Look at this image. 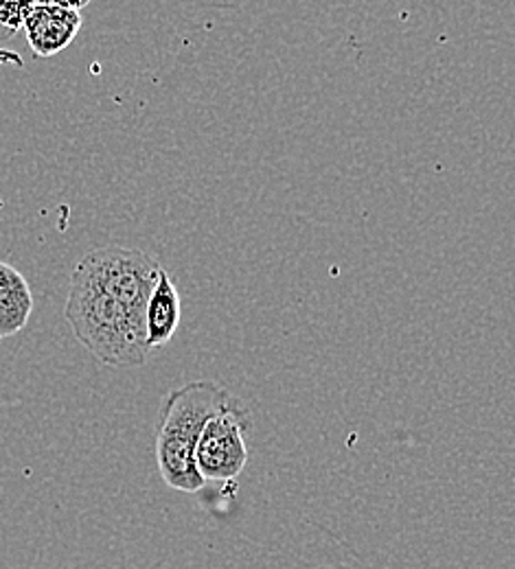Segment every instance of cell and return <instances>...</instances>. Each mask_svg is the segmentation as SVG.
Instances as JSON below:
<instances>
[{
  "mask_svg": "<svg viewBox=\"0 0 515 569\" xmlns=\"http://www.w3.org/2000/svg\"><path fill=\"white\" fill-rule=\"evenodd\" d=\"M33 313V293L22 272L0 261V340L20 333Z\"/></svg>",
  "mask_w": 515,
  "mask_h": 569,
  "instance_id": "obj_7",
  "label": "cell"
},
{
  "mask_svg": "<svg viewBox=\"0 0 515 569\" xmlns=\"http://www.w3.org/2000/svg\"><path fill=\"white\" fill-rule=\"evenodd\" d=\"M182 318V305L180 293L174 281L169 279L167 270L162 268L158 283L149 293L146 305V336H148L149 349H162L171 342L174 333L180 327Z\"/></svg>",
  "mask_w": 515,
  "mask_h": 569,
  "instance_id": "obj_6",
  "label": "cell"
},
{
  "mask_svg": "<svg viewBox=\"0 0 515 569\" xmlns=\"http://www.w3.org/2000/svg\"><path fill=\"white\" fill-rule=\"evenodd\" d=\"M220 383L189 381L167 392L156 423V462L162 482L180 493H198L205 478L196 467V447L207 421L232 403Z\"/></svg>",
  "mask_w": 515,
  "mask_h": 569,
  "instance_id": "obj_1",
  "label": "cell"
},
{
  "mask_svg": "<svg viewBox=\"0 0 515 569\" xmlns=\"http://www.w3.org/2000/svg\"><path fill=\"white\" fill-rule=\"evenodd\" d=\"M250 427V415L237 399L207 421L196 447V467L205 482L239 478L248 465L246 436Z\"/></svg>",
  "mask_w": 515,
  "mask_h": 569,
  "instance_id": "obj_4",
  "label": "cell"
},
{
  "mask_svg": "<svg viewBox=\"0 0 515 569\" xmlns=\"http://www.w3.org/2000/svg\"><path fill=\"white\" fill-rule=\"evenodd\" d=\"M53 4H58V7H62V9H69V11H81L90 0H51Z\"/></svg>",
  "mask_w": 515,
  "mask_h": 569,
  "instance_id": "obj_9",
  "label": "cell"
},
{
  "mask_svg": "<svg viewBox=\"0 0 515 569\" xmlns=\"http://www.w3.org/2000/svg\"><path fill=\"white\" fill-rule=\"evenodd\" d=\"M0 342H2V340H0Z\"/></svg>",
  "mask_w": 515,
  "mask_h": 569,
  "instance_id": "obj_11",
  "label": "cell"
},
{
  "mask_svg": "<svg viewBox=\"0 0 515 569\" xmlns=\"http://www.w3.org/2000/svg\"><path fill=\"white\" fill-rule=\"evenodd\" d=\"M33 7V0H0V27L9 38L24 27V20Z\"/></svg>",
  "mask_w": 515,
  "mask_h": 569,
  "instance_id": "obj_8",
  "label": "cell"
},
{
  "mask_svg": "<svg viewBox=\"0 0 515 569\" xmlns=\"http://www.w3.org/2000/svg\"><path fill=\"white\" fill-rule=\"evenodd\" d=\"M36 4H42V2H51V0H33Z\"/></svg>",
  "mask_w": 515,
  "mask_h": 569,
  "instance_id": "obj_10",
  "label": "cell"
},
{
  "mask_svg": "<svg viewBox=\"0 0 515 569\" xmlns=\"http://www.w3.org/2000/svg\"><path fill=\"white\" fill-rule=\"evenodd\" d=\"M81 24V13L42 2L31 9L22 29L36 58H53L73 42Z\"/></svg>",
  "mask_w": 515,
  "mask_h": 569,
  "instance_id": "obj_5",
  "label": "cell"
},
{
  "mask_svg": "<svg viewBox=\"0 0 515 569\" xmlns=\"http://www.w3.org/2000/svg\"><path fill=\"white\" fill-rule=\"evenodd\" d=\"M162 266L137 248H97L81 257L71 281L99 289L117 302L146 316L149 293L158 283Z\"/></svg>",
  "mask_w": 515,
  "mask_h": 569,
  "instance_id": "obj_3",
  "label": "cell"
},
{
  "mask_svg": "<svg viewBox=\"0 0 515 569\" xmlns=\"http://www.w3.org/2000/svg\"><path fill=\"white\" fill-rule=\"evenodd\" d=\"M65 316L77 342L110 368H137L151 356L146 316L99 289L71 281Z\"/></svg>",
  "mask_w": 515,
  "mask_h": 569,
  "instance_id": "obj_2",
  "label": "cell"
}]
</instances>
